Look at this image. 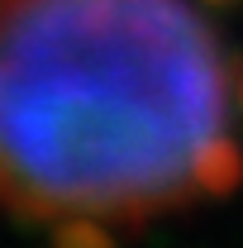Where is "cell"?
Wrapping results in <instances>:
<instances>
[{"label":"cell","instance_id":"1","mask_svg":"<svg viewBox=\"0 0 243 248\" xmlns=\"http://www.w3.org/2000/svg\"><path fill=\"white\" fill-rule=\"evenodd\" d=\"M243 67L200 0H0V205L100 239L239 172Z\"/></svg>","mask_w":243,"mask_h":248}]
</instances>
